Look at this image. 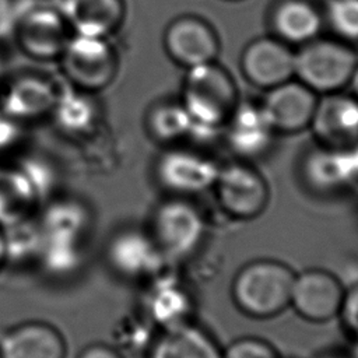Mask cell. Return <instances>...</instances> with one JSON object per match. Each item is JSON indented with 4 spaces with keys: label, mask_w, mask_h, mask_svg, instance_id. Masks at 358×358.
I'll use <instances>...</instances> for the list:
<instances>
[{
    "label": "cell",
    "mask_w": 358,
    "mask_h": 358,
    "mask_svg": "<svg viewBox=\"0 0 358 358\" xmlns=\"http://www.w3.org/2000/svg\"><path fill=\"white\" fill-rule=\"evenodd\" d=\"M303 176L316 190L334 192L358 180L351 148L322 147L303 162Z\"/></svg>",
    "instance_id": "18"
},
{
    "label": "cell",
    "mask_w": 358,
    "mask_h": 358,
    "mask_svg": "<svg viewBox=\"0 0 358 358\" xmlns=\"http://www.w3.org/2000/svg\"><path fill=\"white\" fill-rule=\"evenodd\" d=\"M4 15H6V4H4V0H0V24L4 20Z\"/></svg>",
    "instance_id": "35"
},
{
    "label": "cell",
    "mask_w": 358,
    "mask_h": 358,
    "mask_svg": "<svg viewBox=\"0 0 358 358\" xmlns=\"http://www.w3.org/2000/svg\"><path fill=\"white\" fill-rule=\"evenodd\" d=\"M148 358H222V350L213 336L187 322L164 329L152 343Z\"/></svg>",
    "instance_id": "19"
},
{
    "label": "cell",
    "mask_w": 358,
    "mask_h": 358,
    "mask_svg": "<svg viewBox=\"0 0 358 358\" xmlns=\"http://www.w3.org/2000/svg\"><path fill=\"white\" fill-rule=\"evenodd\" d=\"M235 98L232 80L213 62L189 67L182 105L193 120L192 136H213L236 108Z\"/></svg>",
    "instance_id": "1"
},
{
    "label": "cell",
    "mask_w": 358,
    "mask_h": 358,
    "mask_svg": "<svg viewBox=\"0 0 358 358\" xmlns=\"http://www.w3.org/2000/svg\"><path fill=\"white\" fill-rule=\"evenodd\" d=\"M6 257V249H4V239H3V234H0V264L3 262V259Z\"/></svg>",
    "instance_id": "34"
},
{
    "label": "cell",
    "mask_w": 358,
    "mask_h": 358,
    "mask_svg": "<svg viewBox=\"0 0 358 358\" xmlns=\"http://www.w3.org/2000/svg\"><path fill=\"white\" fill-rule=\"evenodd\" d=\"M350 83H351L352 92H354L355 98L358 99V64H357L355 70L352 71V74H351V77H350Z\"/></svg>",
    "instance_id": "32"
},
{
    "label": "cell",
    "mask_w": 358,
    "mask_h": 358,
    "mask_svg": "<svg viewBox=\"0 0 358 358\" xmlns=\"http://www.w3.org/2000/svg\"><path fill=\"white\" fill-rule=\"evenodd\" d=\"M222 211L236 220H253L268 204L270 190L263 175L245 162L220 166L213 185Z\"/></svg>",
    "instance_id": "4"
},
{
    "label": "cell",
    "mask_w": 358,
    "mask_h": 358,
    "mask_svg": "<svg viewBox=\"0 0 358 358\" xmlns=\"http://www.w3.org/2000/svg\"><path fill=\"white\" fill-rule=\"evenodd\" d=\"M154 282L147 294V313L154 324L169 329L190 322L193 302L189 291L172 277H154Z\"/></svg>",
    "instance_id": "21"
},
{
    "label": "cell",
    "mask_w": 358,
    "mask_h": 358,
    "mask_svg": "<svg viewBox=\"0 0 358 358\" xmlns=\"http://www.w3.org/2000/svg\"><path fill=\"white\" fill-rule=\"evenodd\" d=\"M352 152V158H354V164H355V169H357V176H358V143L351 148Z\"/></svg>",
    "instance_id": "33"
},
{
    "label": "cell",
    "mask_w": 358,
    "mask_h": 358,
    "mask_svg": "<svg viewBox=\"0 0 358 358\" xmlns=\"http://www.w3.org/2000/svg\"><path fill=\"white\" fill-rule=\"evenodd\" d=\"M357 57L344 45L331 41H315L295 55V74L302 84L316 91H334L350 81Z\"/></svg>",
    "instance_id": "6"
},
{
    "label": "cell",
    "mask_w": 358,
    "mask_h": 358,
    "mask_svg": "<svg viewBox=\"0 0 358 358\" xmlns=\"http://www.w3.org/2000/svg\"><path fill=\"white\" fill-rule=\"evenodd\" d=\"M204 232L200 210L182 197L161 203L152 214L150 235L166 262L189 257L200 246Z\"/></svg>",
    "instance_id": "3"
},
{
    "label": "cell",
    "mask_w": 358,
    "mask_h": 358,
    "mask_svg": "<svg viewBox=\"0 0 358 358\" xmlns=\"http://www.w3.org/2000/svg\"><path fill=\"white\" fill-rule=\"evenodd\" d=\"M242 67L255 84L273 88L295 74V55L277 41L257 39L246 48Z\"/></svg>",
    "instance_id": "14"
},
{
    "label": "cell",
    "mask_w": 358,
    "mask_h": 358,
    "mask_svg": "<svg viewBox=\"0 0 358 358\" xmlns=\"http://www.w3.org/2000/svg\"><path fill=\"white\" fill-rule=\"evenodd\" d=\"M274 25L285 39L308 42L317 35L322 21L310 4L302 0H288L275 11Z\"/></svg>",
    "instance_id": "25"
},
{
    "label": "cell",
    "mask_w": 358,
    "mask_h": 358,
    "mask_svg": "<svg viewBox=\"0 0 358 358\" xmlns=\"http://www.w3.org/2000/svg\"><path fill=\"white\" fill-rule=\"evenodd\" d=\"M220 165L211 158L189 150H169L162 154L155 166L158 182L178 196L199 194L217 179Z\"/></svg>",
    "instance_id": "9"
},
{
    "label": "cell",
    "mask_w": 358,
    "mask_h": 358,
    "mask_svg": "<svg viewBox=\"0 0 358 358\" xmlns=\"http://www.w3.org/2000/svg\"><path fill=\"white\" fill-rule=\"evenodd\" d=\"M55 83L38 74L14 78L3 94V112L15 120H31L53 110L59 96Z\"/></svg>",
    "instance_id": "13"
},
{
    "label": "cell",
    "mask_w": 358,
    "mask_h": 358,
    "mask_svg": "<svg viewBox=\"0 0 358 358\" xmlns=\"http://www.w3.org/2000/svg\"><path fill=\"white\" fill-rule=\"evenodd\" d=\"M18 130L15 126V119L4 115H0V148L8 147L17 137Z\"/></svg>",
    "instance_id": "30"
},
{
    "label": "cell",
    "mask_w": 358,
    "mask_h": 358,
    "mask_svg": "<svg viewBox=\"0 0 358 358\" xmlns=\"http://www.w3.org/2000/svg\"><path fill=\"white\" fill-rule=\"evenodd\" d=\"M73 34L106 38L122 22V0H60L57 7Z\"/></svg>",
    "instance_id": "15"
},
{
    "label": "cell",
    "mask_w": 358,
    "mask_h": 358,
    "mask_svg": "<svg viewBox=\"0 0 358 358\" xmlns=\"http://www.w3.org/2000/svg\"><path fill=\"white\" fill-rule=\"evenodd\" d=\"M329 15L338 34L350 39L358 38V0H334Z\"/></svg>",
    "instance_id": "27"
},
{
    "label": "cell",
    "mask_w": 358,
    "mask_h": 358,
    "mask_svg": "<svg viewBox=\"0 0 358 358\" xmlns=\"http://www.w3.org/2000/svg\"><path fill=\"white\" fill-rule=\"evenodd\" d=\"M0 358H1V355H0Z\"/></svg>",
    "instance_id": "38"
},
{
    "label": "cell",
    "mask_w": 358,
    "mask_h": 358,
    "mask_svg": "<svg viewBox=\"0 0 358 358\" xmlns=\"http://www.w3.org/2000/svg\"><path fill=\"white\" fill-rule=\"evenodd\" d=\"M64 351L59 331L39 322L10 330L0 343L1 358H64Z\"/></svg>",
    "instance_id": "20"
},
{
    "label": "cell",
    "mask_w": 358,
    "mask_h": 358,
    "mask_svg": "<svg viewBox=\"0 0 358 358\" xmlns=\"http://www.w3.org/2000/svg\"><path fill=\"white\" fill-rule=\"evenodd\" d=\"M36 196L24 171H0V224L11 225L25 220Z\"/></svg>",
    "instance_id": "23"
},
{
    "label": "cell",
    "mask_w": 358,
    "mask_h": 358,
    "mask_svg": "<svg viewBox=\"0 0 358 358\" xmlns=\"http://www.w3.org/2000/svg\"><path fill=\"white\" fill-rule=\"evenodd\" d=\"M108 260L113 270L127 278L155 277L166 263L150 232L140 229H126L113 236Z\"/></svg>",
    "instance_id": "10"
},
{
    "label": "cell",
    "mask_w": 358,
    "mask_h": 358,
    "mask_svg": "<svg viewBox=\"0 0 358 358\" xmlns=\"http://www.w3.org/2000/svg\"><path fill=\"white\" fill-rule=\"evenodd\" d=\"M71 35L60 10L46 6L27 10L17 25L20 48L38 60L60 57Z\"/></svg>",
    "instance_id": "8"
},
{
    "label": "cell",
    "mask_w": 358,
    "mask_h": 358,
    "mask_svg": "<svg viewBox=\"0 0 358 358\" xmlns=\"http://www.w3.org/2000/svg\"><path fill=\"white\" fill-rule=\"evenodd\" d=\"M347 330L358 340V284L345 288L340 315Z\"/></svg>",
    "instance_id": "29"
},
{
    "label": "cell",
    "mask_w": 358,
    "mask_h": 358,
    "mask_svg": "<svg viewBox=\"0 0 358 358\" xmlns=\"http://www.w3.org/2000/svg\"><path fill=\"white\" fill-rule=\"evenodd\" d=\"M222 358H280V354L266 340L242 337L222 350Z\"/></svg>",
    "instance_id": "28"
},
{
    "label": "cell",
    "mask_w": 358,
    "mask_h": 358,
    "mask_svg": "<svg viewBox=\"0 0 358 358\" xmlns=\"http://www.w3.org/2000/svg\"><path fill=\"white\" fill-rule=\"evenodd\" d=\"M309 126L322 145L352 148L358 143V99L329 95L317 101Z\"/></svg>",
    "instance_id": "11"
},
{
    "label": "cell",
    "mask_w": 358,
    "mask_h": 358,
    "mask_svg": "<svg viewBox=\"0 0 358 358\" xmlns=\"http://www.w3.org/2000/svg\"><path fill=\"white\" fill-rule=\"evenodd\" d=\"M274 133L262 106L250 103L236 106L227 122L228 145L242 158L264 154L271 144Z\"/></svg>",
    "instance_id": "16"
},
{
    "label": "cell",
    "mask_w": 358,
    "mask_h": 358,
    "mask_svg": "<svg viewBox=\"0 0 358 358\" xmlns=\"http://www.w3.org/2000/svg\"><path fill=\"white\" fill-rule=\"evenodd\" d=\"M345 288L340 280L322 268L295 274L289 306L295 313L312 323H326L340 315Z\"/></svg>",
    "instance_id": "7"
},
{
    "label": "cell",
    "mask_w": 358,
    "mask_h": 358,
    "mask_svg": "<svg viewBox=\"0 0 358 358\" xmlns=\"http://www.w3.org/2000/svg\"><path fill=\"white\" fill-rule=\"evenodd\" d=\"M320 358H351V357H344V355H323Z\"/></svg>",
    "instance_id": "36"
},
{
    "label": "cell",
    "mask_w": 358,
    "mask_h": 358,
    "mask_svg": "<svg viewBox=\"0 0 358 358\" xmlns=\"http://www.w3.org/2000/svg\"><path fill=\"white\" fill-rule=\"evenodd\" d=\"M168 52L189 67L214 60L218 43L214 32L200 20L185 17L171 24L165 36Z\"/></svg>",
    "instance_id": "17"
},
{
    "label": "cell",
    "mask_w": 358,
    "mask_h": 358,
    "mask_svg": "<svg viewBox=\"0 0 358 358\" xmlns=\"http://www.w3.org/2000/svg\"><path fill=\"white\" fill-rule=\"evenodd\" d=\"M87 213L76 203L52 206L39 225L42 242L78 245L87 228Z\"/></svg>",
    "instance_id": "22"
},
{
    "label": "cell",
    "mask_w": 358,
    "mask_h": 358,
    "mask_svg": "<svg viewBox=\"0 0 358 358\" xmlns=\"http://www.w3.org/2000/svg\"><path fill=\"white\" fill-rule=\"evenodd\" d=\"M152 134L162 141H175L192 136L193 120L183 105H164L150 116Z\"/></svg>",
    "instance_id": "26"
},
{
    "label": "cell",
    "mask_w": 358,
    "mask_h": 358,
    "mask_svg": "<svg viewBox=\"0 0 358 358\" xmlns=\"http://www.w3.org/2000/svg\"><path fill=\"white\" fill-rule=\"evenodd\" d=\"M60 59L67 78L87 92L106 87L116 71V57L106 38L73 34Z\"/></svg>",
    "instance_id": "5"
},
{
    "label": "cell",
    "mask_w": 358,
    "mask_h": 358,
    "mask_svg": "<svg viewBox=\"0 0 358 358\" xmlns=\"http://www.w3.org/2000/svg\"><path fill=\"white\" fill-rule=\"evenodd\" d=\"M351 358H358V345H357V348H355V352L351 355Z\"/></svg>",
    "instance_id": "37"
},
{
    "label": "cell",
    "mask_w": 358,
    "mask_h": 358,
    "mask_svg": "<svg viewBox=\"0 0 358 358\" xmlns=\"http://www.w3.org/2000/svg\"><path fill=\"white\" fill-rule=\"evenodd\" d=\"M295 273L282 262L271 259L245 264L232 281V299L248 316L268 319L289 306Z\"/></svg>",
    "instance_id": "2"
},
{
    "label": "cell",
    "mask_w": 358,
    "mask_h": 358,
    "mask_svg": "<svg viewBox=\"0 0 358 358\" xmlns=\"http://www.w3.org/2000/svg\"><path fill=\"white\" fill-rule=\"evenodd\" d=\"M56 123L67 133L80 134L88 131L98 116L95 101L87 91L78 88L60 91L52 110Z\"/></svg>",
    "instance_id": "24"
},
{
    "label": "cell",
    "mask_w": 358,
    "mask_h": 358,
    "mask_svg": "<svg viewBox=\"0 0 358 358\" xmlns=\"http://www.w3.org/2000/svg\"><path fill=\"white\" fill-rule=\"evenodd\" d=\"M80 358H122L117 351L108 345H91L83 351Z\"/></svg>",
    "instance_id": "31"
},
{
    "label": "cell",
    "mask_w": 358,
    "mask_h": 358,
    "mask_svg": "<svg viewBox=\"0 0 358 358\" xmlns=\"http://www.w3.org/2000/svg\"><path fill=\"white\" fill-rule=\"evenodd\" d=\"M316 103L313 90L285 81L273 87L260 106L274 131L295 133L310 124Z\"/></svg>",
    "instance_id": "12"
}]
</instances>
